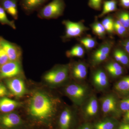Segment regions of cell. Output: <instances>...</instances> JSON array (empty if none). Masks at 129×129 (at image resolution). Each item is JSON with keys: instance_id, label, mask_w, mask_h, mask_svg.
Segmentation results:
<instances>
[{"instance_id": "obj_1", "label": "cell", "mask_w": 129, "mask_h": 129, "mask_svg": "<svg viewBox=\"0 0 129 129\" xmlns=\"http://www.w3.org/2000/svg\"><path fill=\"white\" fill-rule=\"evenodd\" d=\"M58 100L43 91H36L30 98L28 111L33 118L44 122L51 119L57 110Z\"/></svg>"}, {"instance_id": "obj_2", "label": "cell", "mask_w": 129, "mask_h": 129, "mask_svg": "<svg viewBox=\"0 0 129 129\" xmlns=\"http://www.w3.org/2000/svg\"><path fill=\"white\" fill-rule=\"evenodd\" d=\"M66 7L64 0H52L38 11L37 16L42 19H54L62 16Z\"/></svg>"}, {"instance_id": "obj_3", "label": "cell", "mask_w": 129, "mask_h": 129, "mask_svg": "<svg viewBox=\"0 0 129 129\" xmlns=\"http://www.w3.org/2000/svg\"><path fill=\"white\" fill-rule=\"evenodd\" d=\"M66 95L77 106H81L89 97V91L86 86L78 84H72L64 89Z\"/></svg>"}, {"instance_id": "obj_4", "label": "cell", "mask_w": 129, "mask_h": 129, "mask_svg": "<svg viewBox=\"0 0 129 129\" xmlns=\"http://www.w3.org/2000/svg\"><path fill=\"white\" fill-rule=\"evenodd\" d=\"M62 24L65 27V34L62 37L63 41L66 42L73 39H79L89 30L83 21L74 22L69 20H63Z\"/></svg>"}, {"instance_id": "obj_5", "label": "cell", "mask_w": 129, "mask_h": 129, "mask_svg": "<svg viewBox=\"0 0 129 129\" xmlns=\"http://www.w3.org/2000/svg\"><path fill=\"white\" fill-rule=\"evenodd\" d=\"M115 45V42L112 39L104 40L91 54V63L95 67L108 59Z\"/></svg>"}, {"instance_id": "obj_6", "label": "cell", "mask_w": 129, "mask_h": 129, "mask_svg": "<svg viewBox=\"0 0 129 129\" xmlns=\"http://www.w3.org/2000/svg\"><path fill=\"white\" fill-rule=\"evenodd\" d=\"M70 72L69 64L57 65L45 74L44 79L50 84L57 85L67 80Z\"/></svg>"}, {"instance_id": "obj_7", "label": "cell", "mask_w": 129, "mask_h": 129, "mask_svg": "<svg viewBox=\"0 0 129 129\" xmlns=\"http://www.w3.org/2000/svg\"><path fill=\"white\" fill-rule=\"evenodd\" d=\"M102 110L106 115H118L121 112L117 100L113 94H108L103 96L101 100Z\"/></svg>"}, {"instance_id": "obj_8", "label": "cell", "mask_w": 129, "mask_h": 129, "mask_svg": "<svg viewBox=\"0 0 129 129\" xmlns=\"http://www.w3.org/2000/svg\"><path fill=\"white\" fill-rule=\"evenodd\" d=\"M0 45L6 52L10 61L21 62L22 52L20 46L1 36Z\"/></svg>"}, {"instance_id": "obj_9", "label": "cell", "mask_w": 129, "mask_h": 129, "mask_svg": "<svg viewBox=\"0 0 129 129\" xmlns=\"http://www.w3.org/2000/svg\"><path fill=\"white\" fill-rule=\"evenodd\" d=\"M22 72L21 62L9 61L0 67V80L16 77Z\"/></svg>"}, {"instance_id": "obj_10", "label": "cell", "mask_w": 129, "mask_h": 129, "mask_svg": "<svg viewBox=\"0 0 129 129\" xmlns=\"http://www.w3.org/2000/svg\"><path fill=\"white\" fill-rule=\"evenodd\" d=\"M21 118L15 113L0 114V127L3 129H11L18 126L22 123Z\"/></svg>"}, {"instance_id": "obj_11", "label": "cell", "mask_w": 129, "mask_h": 129, "mask_svg": "<svg viewBox=\"0 0 129 129\" xmlns=\"http://www.w3.org/2000/svg\"><path fill=\"white\" fill-rule=\"evenodd\" d=\"M6 84L13 95L17 97L22 96L26 92L25 84L22 79L16 77L6 79Z\"/></svg>"}, {"instance_id": "obj_12", "label": "cell", "mask_w": 129, "mask_h": 129, "mask_svg": "<svg viewBox=\"0 0 129 129\" xmlns=\"http://www.w3.org/2000/svg\"><path fill=\"white\" fill-rule=\"evenodd\" d=\"M81 106L83 115L87 118L94 117L99 111L98 101L94 95L89 97Z\"/></svg>"}, {"instance_id": "obj_13", "label": "cell", "mask_w": 129, "mask_h": 129, "mask_svg": "<svg viewBox=\"0 0 129 129\" xmlns=\"http://www.w3.org/2000/svg\"><path fill=\"white\" fill-rule=\"evenodd\" d=\"M92 81L95 88L99 91L106 89L109 84L107 74L104 70L101 68L96 70L93 72Z\"/></svg>"}, {"instance_id": "obj_14", "label": "cell", "mask_w": 129, "mask_h": 129, "mask_svg": "<svg viewBox=\"0 0 129 129\" xmlns=\"http://www.w3.org/2000/svg\"><path fill=\"white\" fill-rule=\"evenodd\" d=\"M49 0H20L19 5L25 14L29 15L38 11Z\"/></svg>"}, {"instance_id": "obj_15", "label": "cell", "mask_w": 129, "mask_h": 129, "mask_svg": "<svg viewBox=\"0 0 129 129\" xmlns=\"http://www.w3.org/2000/svg\"><path fill=\"white\" fill-rule=\"evenodd\" d=\"M70 69L74 78L77 80H83L88 74V67L84 62H74L71 66L70 65Z\"/></svg>"}, {"instance_id": "obj_16", "label": "cell", "mask_w": 129, "mask_h": 129, "mask_svg": "<svg viewBox=\"0 0 129 129\" xmlns=\"http://www.w3.org/2000/svg\"><path fill=\"white\" fill-rule=\"evenodd\" d=\"M112 51L115 61L122 66L129 68V55L122 47L118 44L115 45Z\"/></svg>"}, {"instance_id": "obj_17", "label": "cell", "mask_w": 129, "mask_h": 129, "mask_svg": "<svg viewBox=\"0 0 129 129\" xmlns=\"http://www.w3.org/2000/svg\"><path fill=\"white\" fill-rule=\"evenodd\" d=\"M18 0H0V6L15 20L18 17Z\"/></svg>"}, {"instance_id": "obj_18", "label": "cell", "mask_w": 129, "mask_h": 129, "mask_svg": "<svg viewBox=\"0 0 129 129\" xmlns=\"http://www.w3.org/2000/svg\"><path fill=\"white\" fill-rule=\"evenodd\" d=\"M21 105L20 103L6 96L0 98V112L2 113L11 112Z\"/></svg>"}, {"instance_id": "obj_19", "label": "cell", "mask_w": 129, "mask_h": 129, "mask_svg": "<svg viewBox=\"0 0 129 129\" xmlns=\"http://www.w3.org/2000/svg\"><path fill=\"white\" fill-rule=\"evenodd\" d=\"M105 69L112 77L117 78L121 76L124 72L123 67L115 60H111L104 66Z\"/></svg>"}, {"instance_id": "obj_20", "label": "cell", "mask_w": 129, "mask_h": 129, "mask_svg": "<svg viewBox=\"0 0 129 129\" xmlns=\"http://www.w3.org/2000/svg\"><path fill=\"white\" fill-rule=\"evenodd\" d=\"M73 118V112L69 108H65L59 117V124L60 129H69Z\"/></svg>"}, {"instance_id": "obj_21", "label": "cell", "mask_w": 129, "mask_h": 129, "mask_svg": "<svg viewBox=\"0 0 129 129\" xmlns=\"http://www.w3.org/2000/svg\"><path fill=\"white\" fill-rule=\"evenodd\" d=\"M118 2L117 0H108L103 1L102 11L97 18L103 17L113 12L117 11Z\"/></svg>"}, {"instance_id": "obj_22", "label": "cell", "mask_w": 129, "mask_h": 129, "mask_svg": "<svg viewBox=\"0 0 129 129\" xmlns=\"http://www.w3.org/2000/svg\"><path fill=\"white\" fill-rule=\"evenodd\" d=\"M113 14L129 32V11L120 8Z\"/></svg>"}, {"instance_id": "obj_23", "label": "cell", "mask_w": 129, "mask_h": 129, "mask_svg": "<svg viewBox=\"0 0 129 129\" xmlns=\"http://www.w3.org/2000/svg\"><path fill=\"white\" fill-rule=\"evenodd\" d=\"M114 89L121 95L129 94V75L121 79L114 85Z\"/></svg>"}, {"instance_id": "obj_24", "label": "cell", "mask_w": 129, "mask_h": 129, "mask_svg": "<svg viewBox=\"0 0 129 129\" xmlns=\"http://www.w3.org/2000/svg\"><path fill=\"white\" fill-rule=\"evenodd\" d=\"M90 26L94 35L100 39H105L107 32L101 22H99L97 18L95 19L94 21L90 25Z\"/></svg>"}, {"instance_id": "obj_25", "label": "cell", "mask_w": 129, "mask_h": 129, "mask_svg": "<svg viewBox=\"0 0 129 129\" xmlns=\"http://www.w3.org/2000/svg\"><path fill=\"white\" fill-rule=\"evenodd\" d=\"M114 19L113 14H108L104 17L101 22L104 26L107 34L111 37H112L113 36L115 35L114 29Z\"/></svg>"}, {"instance_id": "obj_26", "label": "cell", "mask_w": 129, "mask_h": 129, "mask_svg": "<svg viewBox=\"0 0 129 129\" xmlns=\"http://www.w3.org/2000/svg\"><path fill=\"white\" fill-rule=\"evenodd\" d=\"M78 40L80 44L88 51L91 50L95 48L97 45L96 39L90 35L83 36L78 39Z\"/></svg>"}, {"instance_id": "obj_27", "label": "cell", "mask_w": 129, "mask_h": 129, "mask_svg": "<svg viewBox=\"0 0 129 129\" xmlns=\"http://www.w3.org/2000/svg\"><path fill=\"white\" fill-rule=\"evenodd\" d=\"M85 49L80 44H76L70 50L67 51L66 55L68 57H77L82 58L84 56Z\"/></svg>"}, {"instance_id": "obj_28", "label": "cell", "mask_w": 129, "mask_h": 129, "mask_svg": "<svg viewBox=\"0 0 129 129\" xmlns=\"http://www.w3.org/2000/svg\"><path fill=\"white\" fill-rule=\"evenodd\" d=\"M114 29L115 34L117 35L120 38V39H125L129 37V31L115 17Z\"/></svg>"}, {"instance_id": "obj_29", "label": "cell", "mask_w": 129, "mask_h": 129, "mask_svg": "<svg viewBox=\"0 0 129 129\" xmlns=\"http://www.w3.org/2000/svg\"><path fill=\"white\" fill-rule=\"evenodd\" d=\"M116 123L111 119H107L98 122L94 125L95 129H115Z\"/></svg>"}, {"instance_id": "obj_30", "label": "cell", "mask_w": 129, "mask_h": 129, "mask_svg": "<svg viewBox=\"0 0 129 129\" xmlns=\"http://www.w3.org/2000/svg\"><path fill=\"white\" fill-rule=\"evenodd\" d=\"M0 23L2 25H7L10 26L13 29L16 28L14 21H10L8 18L6 12L0 6Z\"/></svg>"}, {"instance_id": "obj_31", "label": "cell", "mask_w": 129, "mask_h": 129, "mask_svg": "<svg viewBox=\"0 0 129 129\" xmlns=\"http://www.w3.org/2000/svg\"><path fill=\"white\" fill-rule=\"evenodd\" d=\"M103 0H89L88 6L92 9L96 11L101 10Z\"/></svg>"}, {"instance_id": "obj_32", "label": "cell", "mask_w": 129, "mask_h": 129, "mask_svg": "<svg viewBox=\"0 0 129 129\" xmlns=\"http://www.w3.org/2000/svg\"><path fill=\"white\" fill-rule=\"evenodd\" d=\"M119 107L121 112L125 113L129 111V97L122 100L119 103Z\"/></svg>"}, {"instance_id": "obj_33", "label": "cell", "mask_w": 129, "mask_h": 129, "mask_svg": "<svg viewBox=\"0 0 129 129\" xmlns=\"http://www.w3.org/2000/svg\"><path fill=\"white\" fill-rule=\"evenodd\" d=\"M9 58L3 48L0 45V67L9 61Z\"/></svg>"}, {"instance_id": "obj_34", "label": "cell", "mask_w": 129, "mask_h": 129, "mask_svg": "<svg viewBox=\"0 0 129 129\" xmlns=\"http://www.w3.org/2000/svg\"><path fill=\"white\" fill-rule=\"evenodd\" d=\"M118 44L123 48L129 55V37L120 39Z\"/></svg>"}, {"instance_id": "obj_35", "label": "cell", "mask_w": 129, "mask_h": 129, "mask_svg": "<svg viewBox=\"0 0 129 129\" xmlns=\"http://www.w3.org/2000/svg\"><path fill=\"white\" fill-rule=\"evenodd\" d=\"M120 8L129 11V0H117Z\"/></svg>"}, {"instance_id": "obj_36", "label": "cell", "mask_w": 129, "mask_h": 129, "mask_svg": "<svg viewBox=\"0 0 129 129\" xmlns=\"http://www.w3.org/2000/svg\"><path fill=\"white\" fill-rule=\"evenodd\" d=\"M9 91L7 88L3 84H0V98L9 95Z\"/></svg>"}, {"instance_id": "obj_37", "label": "cell", "mask_w": 129, "mask_h": 129, "mask_svg": "<svg viewBox=\"0 0 129 129\" xmlns=\"http://www.w3.org/2000/svg\"><path fill=\"white\" fill-rule=\"evenodd\" d=\"M124 120L127 123H129V111L125 113L124 117Z\"/></svg>"}, {"instance_id": "obj_38", "label": "cell", "mask_w": 129, "mask_h": 129, "mask_svg": "<svg viewBox=\"0 0 129 129\" xmlns=\"http://www.w3.org/2000/svg\"><path fill=\"white\" fill-rule=\"evenodd\" d=\"M79 129H92V128L89 125L85 124L81 127Z\"/></svg>"}, {"instance_id": "obj_39", "label": "cell", "mask_w": 129, "mask_h": 129, "mask_svg": "<svg viewBox=\"0 0 129 129\" xmlns=\"http://www.w3.org/2000/svg\"><path fill=\"white\" fill-rule=\"evenodd\" d=\"M118 129H127L126 124H123L120 125Z\"/></svg>"}, {"instance_id": "obj_40", "label": "cell", "mask_w": 129, "mask_h": 129, "mask_svg": "<svg viewBox=\"0 0 129 129\" xmlns=\"http://www.w3.org/2000/svg\"><path fill=\"white\" fill-rule=\"evenodd\" d=\"M126 124V127H127V129H129V123Z\"/></svg>"}]
</instances>
